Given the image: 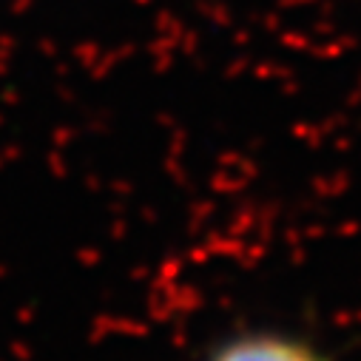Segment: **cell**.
<instances>
[{"mask_svg": "<svg viewBox=\"0 0 361 361\" xmlns=\"http://www.w3.org/2000/svg\"><path fill=\"white\" fill-rule=\"evenodd\" d=\"M211 361H324V358L296 338L276 333H253L228 341L211 355Z\"/></svg>", "mask_w": 361, "mask_h": 361, "instance_id": "1", "label": "cell"}]
</instances>
